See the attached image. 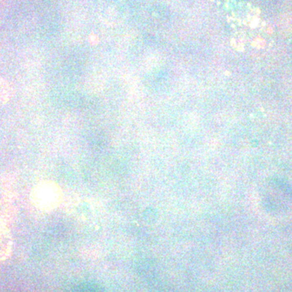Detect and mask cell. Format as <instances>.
<instances>
[{"label":"cell","instance_id":"6da1fadb","mask_svg":"<svg viewBox=\"0 0 292 292\" xmlns=\"http://www.w3.org/2000/svg\"><path fill=\"white\" fill-rule=\"evenodd\" d=\"M13 89L12 85L3 78H0V106L6 104L12 98Z\"/></svg>","mask_w":292,"mask_h":292},{"label":"cell","instance_id":"7a4b0ae2","mask_svg":"<svg viewBox=\"0 0 292 292\" xmlns=\"http://www.w3.org/2000/svg\"><path fill=\"white\" fill-rule=\"evenodd\" d=\"M89 42L92 45H96L98 42V37L94 34H91V36L89 37Z\"/></svg>","mask_w":292,"mask_h":292}]
</instances>
